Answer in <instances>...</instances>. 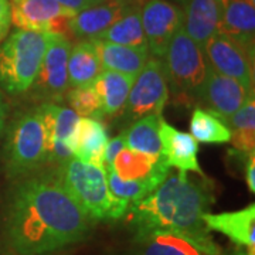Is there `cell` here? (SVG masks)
Segmentation results:
<instances>
[{"label":"cell","instance_id":"5b68a950","mask_svg":"<svg viewBox=\"0 0 255 255\" xmlns=\"http://www.w3.org/2000/svg\"><path fill=\"white\" fill-rule=\"evenodd\" d=\"M51 34L16 28L0 44V90L26 94L36 80Z\"/></svg>","mask_w":255,"mask_h":255},{"label":"cell","instance_id":"8992f818","mask_svg":"<svg viewBox=\"0 0 255 255\" xmlns=\"http://www.w3.org/2000/svg\"><path fill=\"white\" fill-rule=\"evenodd\" d=\"M162 61L169 98L186 107L196 104L210 67L204 50L180 27L172 38Z\"/></svg>","mask_w":255,"mask_h":255},{"label":"cell","instance_id":"8fae6325","mask_svg":"<svg viewBox=\"0 0 255 255\" xmlns=\"http://www.w3.org/2000/svg\"><path fill=\"white\" fill-rule=\"evenodd\" d=\"M140 18L149 54L162 58L182 27V6L170 0H145L140 7Z\"/></svg>","mask_w":255,"mask_h":255},{"label":"cell","instance_id":"277c9868","mask_svg":"<svg viewBox=\"0 0 255 255\" xmlns=\"http://www.w3.org/2000/svg\"><path fill=\"white\" fill-rule=\"evenodd\" d=\"M65 190L94 221H115L127 214L121 209L108 189L107 170L73 157L70 162L53 169Z\"/></svg>","mask_w":255,"mask_h":255},{"label":"cell","instance_id":"484cf974","mask_svg":"<svg viewBox=\"0 0 255 255\" xmlns=\"http://www.w3.org/2000/svg\"><path fill=\"white\" fill-rule=\"evenodd\" d=\"M231 132L230 143L238 152H255V92L247 95L240 110L226 124Z\"/></svg>","mask_w":255,"mask_h":255},{"label":"cell","instance_id":"44dd1931","mask_svg":"<svg viewBox=\"0 0 255 255\" xmlns=\"http://www.w3.org/2000/svg\"><path fill=\"white\" fill-rule=\"evenodd\" d=\"M219 33L255 46V0H221Z\"/></svg>","mask_w":255,"mask_h":255},{"label":"cell","instance_id":"4dcf8cb0","mask_svg":"<svg viewBox=\"0 0 255 255\" xmlns=\"http://www.w3.org/2000/svg\"><path fill=\"white\" fill-rule=\"evenodd\" d=\"M127 147V139H125V135L124 132L119 133L117 136L111 137L107 142V146H105V150H104V169L108 172L112 169V164H114V160L115 157L119 155V152L122 149Z\"/></svg>","mask_w":255,"mask_h":255},{"label":"cell","instance_id":"e0dca14e","mask_svg":"<svg viewBox=\"0 0 255 255\" xmlns=\"http://www.w3.org/2000/svg\"><path fill=\"white\" fill-rule=\"evenodd\" d=\"M160 146L162 157L170 167H176L180 172H193L204 176L197 159L199 142L190 133L167 124L163 118L160 121Z\"/></svg>","mask_w":255,"mask_h":255},{"label":"cell","instance_id":"ac0fdd59","mask_svg":"<svg viewBox=\"0 0 255 255\" xmlns=\"http://www.w3.org/2000/svg\"><path fill=\"white\" fill-rule=\"evenodd\" d=\"M184 33L203 48L219 33L221 0H187L182 4Z\"/></svg>","mask_w":255,"mask_h":255},{"label":"cell","instance_id":"3957f363","mask_svg":"<svg viewBox=\"0 0 255 255\" xmlns=\"http://www.w3.org/2000/svg\"><path fill=\"white\" fill-rule=\"evenodd\" d=\"M48 157V137L38 107L18 112L10 121L3 160L10 179H21L38 172Z\"/></svg>","mask_w":255,"mask_h":255},{"label":"cell","instance_id":"4316f807","mask_svg":"<svg viewBox=\"0 0 255 255\" xmlns=\"http://www.w3.org/2000/svg\"><path fill=\"white\" fill-rule=\"evenodd\" d=\"M108 176V189L114 200L117 201L121 209L128 211L129 207L137 204L147 197L164 179L153 177L147 180H125L121 179L112 169L107 172Z\"/></svg>","mask_w":255,"mask_h":255},{"label":"cell","instance_id":"d590c367","mask_svg":"<svg viewBox=\"0 0 255 255\" xmlns=\"http://www.w3.org/2000/svg\"><path fill=\"white\" fill-rule=\"evenodd\" d=\"M221 255H255V250H247V248H243V247H237L236 250L228 251L226 254Z\"/></svg>","mask_w":255,"mask_h":255},{"label":"cell","instance_id":"83f0119b","mask_svg":"<svg viewBox=\"0 0 255 255\" xmlns=\"http://www.w3.org/2000/svg\"><path fill=\"white\" fill-rule=\"evenodd\" d=\"M140 7L129 11L127 16H124L117 23H114L94 40H101V41L121 44V46L145 47L146 38L143 27H142Z\"/></svg>","mask_w":255,"mask_h":255},{"label":"cell","instance_id":"5bb4252c","mask_svg":"<svg viewBox=\"0 0 255 255\" xmlns=\"http://www.w3.org/2000/svg\"><path fill=\"white\" fill-rule=\"evenodd\" d=\"M143 1L145 0H107L90 6L75 13L70 20L68 28L77 38L91 41L129 11L140 7Z\"/></svg>","mask_w":255,"mask_h":255},{"label":"cell","instance_id":"f1b7e54d","mask_svg":"<svg viewBox=\"0 0 255 255\" xmlns=\"http://www.w3.org/2000/svg\"><path fill=\"white\" fill-rule=\"evenodd\" d=\"M190 135L200 143L223 145L230 143L231 132L217 117L200 107H196L190 119Z\"/></svg>","mask_w":255,"mask_h":255},{"label":"cell","instance_id":"d6986e66","mask_svg":"<svg viewBox=\"0 0 255 255\" xmlns=\"http://www.w3.org/2000/svg\"><path fill=\"white\" fill-rule=\"evenodd\" d=\"M108 139V130L100 119L80 118L71 143L74 157L104 169V150Z\"/></svg>","mask_w":255,"mask_h":255},{"label":"cell","instance_id":"52a82bcc","mask_svg":"<svg viewBox=\"0 0 255 255\" xmlns=\"http://www.w3.org/2000/svg\"><path fill=\"white\" fill-rule=\"evenodd\" d=\"M167 101L169 87L166 81L163 61L162 58L150 55L130 87L127 104L119 114L121 124L128 127L130 122L146 115H162Z\"/></svg>","mask_w":255,"mask_h":255},{"label":"cell","instance_id":"ba28073f","mask_svg":"<svg viewBox=\"0 0 255 255\" xmlns=\"http://www.w3.org/2000/svg\"><path fill=\"white\" fill-rule=\"evenodd\" d=\"M73 43L67 34H51L36 80L30 90V98L37 102H61L70 90L68 57Z\"/></svg>","mask_w":255,"mask_h":255},{"label":"cell","instance_id":"d4e9b609","mask_svg":"<svg viewBox=\"0 0 255 255\" xmlns=\"http://www.w3.org/2000/svg\"><path fill=\"white\" fill-rule=\"evenodd\" d=\"M160 114H152L130 122L124 135L127 139V147L145 155L160 157Z\"/></svg>","mask_w":255,"mask_h":255},{"label":"cell","instance_id":"2e32d148","mask_svg":"<svg viewBox=\"0 0 255 255\" xmlns=\"http://www.w3.org/2000/svg\"><path fill=\"white\" fill-rule=\"evenodd\" d=\"M203 221L210 231L220 233L237 247L255 250V204L224 213H206Z\"/></svg>","mask_w":255,"mask_h":255},{"label":"cell","instance_id":"7a4b0ae2","mask_svg":"<svg viewBox=\"0 0 255 255\" xmlns=\"http://www.w3.org/2000/svg\"><path fill=\"white\" fill-rule=\"evenodd\" d=\"M214 201V183L206 174L190 179L187 172L177 170L167 174L147 197L129 207L124 217L133 234L153 230L173 231L193 238L211 255H221L223 250L203 221Z\"/></svg>","mask_w":255,"mask_h":255},{"label":"cell","instance_id":"74e56055","mask_svg":"<svg viewBox=\"0 0 255 255\" xmlns=\"http://www.w3.org/2000/svg\"><path fill=\"white\" fill-rule=\"evenodd\" d=\"M170 1H173V3H177V4H180V6H182L183 3H186L187 0H170Z\"/></svg>","mask_w":255,"mask_h":255},{"label":"cell","instance_id":"f35d334b","mask_svg":"<svg viewBox=\"0 0 255 255\" xmlns=\"http://www.w3.org/2000/svg\"><path fill=\"white\" fill-rule=\"evenodd\" d=\"M51 255H55V254H51Z\"/></svg>","mask_w":255,"mask_h":255},{"label":"cell","instance_id":"e575fe53","mask_svg":"<svg viewBox=\"0 0 255 255\" xmlns=\"http://www.w3.org/2000/svg\"><path fill=\"white\" fill-rule=\"evenodd\" d=\"M57 1L65 7L74 10V11H81V10L87 9L85 0H57Z\"/></svg>","mask_w":255,"mask_h":255},{"label":"cell","instance_id":"8d00e7d4","mask_svg":"<svg viewBox=\"0 0 255 255\" xmlns=\"http://www.w3.org/2000/svg\"><path fill=\"white\" fill-rule=\"evenodd\" d=\"M104 1H107V0H85L87 7H90V6H95V4H100V3H104Z\"/></svg>","mask_w":255,"mask_h":255},{"label":"cell","instance_id":"9c48e42d","mask_svg":"<svg viewBox=\"0 0 255 255\" xmlns=\"http://www.w3.org/2000/svg\"><path fill=\"white\" fill-rule=\"evenodd\" d=\"M203 50L211 68L243 84L247 91H255V46L219 33Z\"/></svg>","mask_w":255,"mask_h":255},{"label":"cell","instance_id":"603a6c76","mask_svg":"<svg viewBox=\"0 0 255 255\" xmlns=\"http://www.w3.org/2000/svg\"><path fill=\"white\" fill-rule=\"evenodd\" d=\"M133 81V77L108 70H102L94 80L91 85L98 94L104 117H115L122 112Z\"/></svg>","mask_w":255,"mask_h":255},{"label":"cell","instance_id":"836d02e7","mask_svg":"<svg viewBox=\"0 0 255 255\" xmlns=\"http://www.w3.org/2000/svg\"><path fill=\"white\" fill-rule=\"evenodd\" d=\"M7 114H9V110H7V104H6V101H4L3 94L0 92V137H1V135L4 133V130H6Z\"/></svg>","mask_w":255,"mask_h":255},{"label":"cell","instance_id":"7402d4cb","mask_svg":"<svg viewBox=\"0 0 255 255\" xmlns=\"http://www.w3.org/2000/svg\"><path fill=\"white\" fill-rule=\"evenodd\" d=\"M170 166L164 159L145 155L125 147L115 157L112 170L125 180H147V179H166L170 172Z\"/></svg>","mask_w":255,"mask_h":255},{"label":"cell","instance_id":"6da1fadb","mask_svg":"<svg viewBox=\"0 0 255 255\" xmlns=\"http://www.w3.org/2000/svg\"><path fill=\"white\" fill-rule=\"evenodd\" d=\"M92 221L54 170L21 177L3 211V241L11 255H51L91 237Z\"/></svg>","mask_w":255,"mask_h":255},{"label":"cell","instance_id":"9a60e30c","mask_svg":"<svg viewBox=\"0 0 255 255\" xmlns=\"http://www.w3.org/2000/svg\"><path fill=\"white\" fill-rule=\"evenodd\" d=\"M128 255H211L193 238L184 234L153 230L133 234Z\"/></svg>","mask_w":255,"mask_h":255},{"label":"cell","instance_id":"1f68e13d","mask_svg":"<svg viewBox=\"0 0 255 255\" xmlns=\"http://www.w3.org/2000/svg\"><path fill=\"white\" fill-rule=\"evenodd\" d=\"M243 163H244V177H246V183L248 186V190L251 193H255V152H238L236 150Z\"/></svg>","mask_w":255,"mask_h":255},{"label":"cell","instance_id":"7c38bea8","mask_svg":"<svg viewBox=\"0 0 255 255\" xmlns=\"http://www.w3.org/2000/svg\"><path fill=\"white\" fill-rule=\"evenodd\" d=\"M43 117L48 137L47 164L61 167L74 157L73 136L80 117L60 102H41L37 105Z\"/></svg>","mask_w":255,"mask_h":255},{"label":"cell","instance_id":"cb8c5ba5","mask_svg":"<svg viewBox=\"0 0 255 255\" xmlns=\"http://www.w3.org/2000/svg\"><path fill=\"white\" fill-rule=\"evenodd\" d=\"M67 71L70 88L91 85L94 80L102 73L100 58L92 41L81 40L71 47Z\"/></svg>","mask_w":255,"mask_h":255},{"label":"cell","instance_id":"d6a6232c","mask_svg":"<svg viewBox=\"0 0 255 255\" xmlns=\"http://www.w3.org/2000/svg\"><path fill=\"white\" fill-rule=\"evenodd\" d=\"M11 26L10 0H0V43L9 34Z\"/></svg>","mask_w":255,"mask_h":255},{"label":"cell","instance_id":"4fadbf2b","mask_svg":"<svg viewBox=\"0 0 255 255\" xmlns=\"http://www.w3.org/2000/svg\"><path fill=\"white\" fill-rule=\"evenodd\" d=\"M253 92L247 91L243 84L209 67V73L201 85L196 105L227 124L228 119L244 104L247 95Z\"/></svg>","mask_w":255,"mask_h":255},{"label":"cell","instance_id":"30bf717a","mask_svg":"<svg viewBox=\"0 0 255 255\" xmlns=\"http://www.w3.org/2000/svg\"><path fill=\"white\" fill-rule=\"evenodd\" d=\"M11 24L16 28L65 34L70 20L77 11L60 4L57 0H10Z\"/></svg>","mask_w":255,"mask_h":255},{"label":"cell","instance_id":"f546056e","mask_svg":"<svg viewBox=\"0 0 255 255\" xmlns=\"http://www.w3.org/2000/svg\"><path fill=\"white\" fill-rule=\"evenodd\" d=\"M64 100L80 118H104L98 94L92 85L68 90Z\"/></svg>","mask_w":255,"mask_h":255},{"label":"cell","instance_id":"ffe728a7","mask_svg":"<svg viewBox=\"0 0 255 255\" xmlns=\"http://www.w3.org/2000/svg\"><path fill=\"white\" fill-rule=\"evenodd\" d=\"M92 44L95 47L102 70L117 71L133 78H136L150 57L146 46H121L101 40H92Z\"/></svg>","mask_w":255,"mask_h":255}]
</instances>
